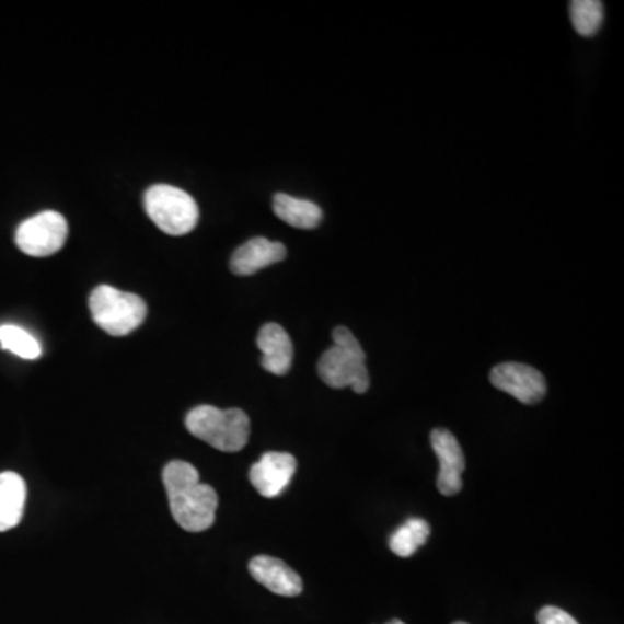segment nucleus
Wrapping results in <instances>:
<instances>
[{
  "label": "nucleus",
  "instance_id": "nucleus-17",
  "mask_svg": "<svg viewBox=\"0 0 624 624\" xmlns=\"http://www.w3.org/2000/svg\"><path fill=\"white\" fill-rule=\"evenodd\" d=\"M0 347L23 359H37L42 354L37 338L16 325L0 326Z\"/></svg>",
  "mask_w": 624,
  "mask_h": 624
},
{
  "label": "nucleus",
  "instance_id": "nucleus-13",
  "mask_svg": "<svg viewBox=\"0 0 624 624\" xmlns=\"http://www.w3.org/2000/svg\"><path fill=\"white\" fill-rule=\"evenodd\" d=\"M26 484L16 472L0 474V533L16 528L25 512Z\"/></svg>",
  "mask_w": 624,
  "mask_h": 624
},
{
  "label": "nucleus",
  "instance_id": "nucleus-20",
  "mask_svg": "<svg viewBox=\"0 0 624 624\" xmlns=\"http://www.w3.org/2000/svg\"><path fill=\"white\" fill-rule=\"evenodd\" d=\"M453 624H469V623H463V621H458V623H453Z\"/></svg>",
  "mask_w": 624,
  "mask_h": 624
},
{
  "label": "nucleus",
  "instance_id": "nucleus-5",
  "mask_svg": "<svg viewBox=\"0 0 624 624\" xmlns=\"http://www.w3.org/2000/svg\"><path fill=\"white\" fill-rule=\"evenodd\" d=\"M145 208L151 221L172 236L192 233L200 219L193 196L169 184L151 186L145 195Z\"/></svg>",
  "mask_w": 624,
  "mask_h": 624
},
{
  "label": "nucleus",
  "instance_id": "nucleus-18",
  "mask_svg": "<svg viewBox=\"0 0 624 624\" xmlns=\"http://www.w3.org/2000/svg\"><path fill=\"white\" fill-rule=\"evenodd\" d=\"M538 623L540 624H579L575 617L570 616L569 612L562 611V609L554 608V605H546L538 612Z\"/></svg>",
  "mask_w": 624,
  "mask_h": 624
},
{
  "label": "nucleus",
  "instance_id": "nucleus-1",
  "mask_svg": "<svg viewBox=\"0 0 624 624\" xmlns=\"http://www.w3.org/2000/svg\"><path fill=\"white\" fill-rule=\"evenodd\" d=\"M163 484L175 522L189 533H201L212 528L219 505L216 489L200 483V474L192 463H169L163 469Z\"/></svg>",
  "mask_w": 624,
  "mask_h": 624
},
{
  "label": "nucleus",
  "instance_id": "nucleus-11",
  "mask_svg": "<svg viewBox=\"0 0 624 624\" xmlns=\"http://www.w3.org/2000/svg\"><path fill=\"white\" fill-rule=\"evenodd\" d=\"M287 257L284 243L270 242L267 238H252L234 250L229 267L236 276H252L264 267L281 263Z\"/></svg>",
  "mask_w": 624,
  "mask_h": 624
},
{
  "label": "nucleus",
  "instance_id": "nucleus-6",
  "mask_svg": "<svg viewBox=\"0 0 624 624\" xmlns=\"http://www.w3.org/2000/svg\"><path fill=\"white\" fill-rule=\"evenodd\" d=\"M67 236V219L61 213L47 210L18 226L16 245L30 257H49L62 249Z\"/></svg>",
  "mask_w": 624,
  "mask_h": 624
},
{
  "label": "nucleus",
  "instance_id": "nucleus-2",
  "mask_svg": "<svg viewBox=\"0 0 624 624\" xmlns=\"http://www.w3.org/2000/svg\"><path fill=\"white\" fill-rule=\"evenodd\" d=\"M333 347L323 353L317 362L320 379L332 389L350 388L358 394L370 389V374L367 368V354L358 338L346 326L333 330Z\"/></svg>",
  "mask_w": 624,
  "mask_h": 624
},
{
  "label": "nucleus",
  "instance_id": "nucleus-12",
  "mask_svg": "<svg viewBox=\"0 0 624 624\" xmlns=\"http://www.w3.org/2000/svg\"><path fill=\"white\" fill-rule=\"evenodd\" d=\"M257 347L263 353L261 365L264 370L278 377H284L290 371L293 362V344L284 326L276 323L264 325L257 335Z\"/></svg>",
  "mask_w": 624,
  "mask_h": 624
},
{
  "label": "nucleus",
  "instance_id": "nucleus-9",
  "mask_svg": "<svg viewBox=\"0 0 624 624\" xmlns=\"http://www.w3.org/2000/svg\"><path fill=\"white\" fill-rule=\"evenodd\" d=\"M297 472L296 457L269 451L250 469V483L264 498H276L287 489Z\"/></svg>",
  "mask_w": 624,
  "mask_h": 624
},
{
  "label": "nucleus",
  "instance_id": "nucleus-7",
  "mask_svg": "<svg viewBox=\"0 0 624 624\" xmlns=\"http://www.w3.org/2000/svg\"><path fill=\"white\" fill-rule=\"evenodd\" d=\"M493 385L524 404H538L546 394V380L540 371L522 362H504L489 374Z\"/></svg>",
  "mask_w": 624,
  "mask_h": 624
},
{
  "label": "nucleus",
  "instance_id": "nucleus-8",
  "mask_svg": "<svg viewBox=\"0 0 624 624\" xmlns=\"http://www.w3.org/2000/svg\"><path fill=\"white\" fill-rule=\"evenodd\" d=\"M430 444L439 458L441 471L437 475V489L444 496H454L462 492V475L465 472V454L457 437L446 429H434Z\"/></svg>",
  "mask_w": 624,
  "mask_h": 624
},
{
  "label": "nucleus",
  "instance_id": "nucleus-19",
  "mask_svg": "<svg viewBox=\"0 0 624 624\" xmlns=\"http://www.w3.org/2000/svg\"><path fill=\"white\" fill-rule=\"evenodd\" d=\"M389 624H404V623H403V621L394 620V621H391V623H389Z\"/></svg>",
  "mask_w": 624,
  "mask_h": 624
},
{
  "label": "nucleus",
  "instance_id": "nucleus-14",
  "mask_svg": "<svg viewBox=\"0 0 624 624\" xmlns=\"http://www.w3.org/2000/svg\"><path fill=\"white\" fill-rule=\"evenodd\" d=\"M276 216L287 224L299 229H314L323 221V210L309 200H300L287 193H276L273 198Z\"/></svg>",
  "mask_w": 624,
  "mask_h": 624
},
{
  "label": "nucleus",
  "instance_id": "nucleus-15",
  "mask_svg": "<svg viewBox=\"0 0 624 624\" xmlns=\"http://www.w3.org/2000/svg\"><path fill=\"white\" fill-rule=\"evenodd\" d=\"M430 536V525L424 519H409L391 536L389 545L397 557H412L416 550L427 543Z\"/></svg>",
  "mask_w": 624,
  "mask_h": 624
},
{
  "label": "nucleus",
  "instance_id": "nucleus-16",
  "mask_svg": "<svg viewBox=\"0 0 624 624\" xmlns=\"http://www.w3.org/2000/svg\"><path fill=\"white\" fill-rule=\"evenodd\" d=\"M570 21L581 37H593L602 26L603 4L600 0H573Z\"/></svg>",
  "mask_w": 624,
  "mask_h": 624
},
{
  "label": "nucleus",
  "instance_id": "nucleus-4",
  "mask_svg": "<svg viewBox=\"0 0 624 624\" xmlns=\"http://www.w3.org/2000/svg\"><path fill=\"white\" fill-rule=\"evenodd\" d=\"M92 320L113 337H125L145 323L148 308L136 293L101 285L89 297Z\"/></svg>",
  "mask_w": 624,
  "mask_h": 624
},
{
  "label": "nucleus",
  "instance_id": "nucleus-10",
  "mask_svg": "<svg viewBox=\"0 0 624 624\" xmlns=\"http://www.w3.org/2000/svg\"><path fill=\"white\" fill-rule=\"evenodd\" d=\"M250 575L276 596L297 597L302 593V579L284 561L258 555L249 564Z\"/></svg>",
  "mask_w": 624,
  "mask_h": 624
},
{
  "label": "nucleus",
  "instance_id": "nucleus-3",
  "mask_svg": "<svg viewBox=\"0 0 624 624\" xmlns=\"http://www.w3.org/2000/svg\"><path fill=\"white\" fill-rule=\"evenodd\" d=\"M186 429L224 453L243 450L250 437V418L243 409L198 406L187 413Z\"/></svg>",
  "mask_w": 624,
  "mask_h": 624
}]
</instances>
